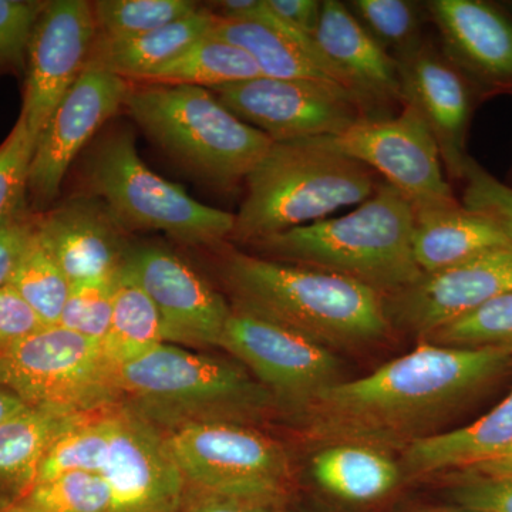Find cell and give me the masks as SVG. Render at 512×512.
Here are the masks:
<instances>
[{"mask_svg": "<svg viewBox=\"0 0 512 512\" xmlns=\"http://www.w3.org/2000/svg\"><path fill=\"white\" fill-rule=\"evenodd\" d=\"M511 362L507 350L424 342L370 375L323 390L301 414L315 439L407 447L423 437L421 430L500 376Z\"/></svg>", "mask_w": 512, "mask_h": 512, "instance_id": "cell-1", "label": "cell"}, {"mask_svg": "<svg viewBox=\"0 0 512 512\" xmlns=\"http://www.w3.org/2000/svg\"><path fill=\"white\" fill-rule=\"evenodd\" d=\"M221 276L232 309L329 350L369 345L392 326L386 296L346 276L239 251L224 254Z\"/></svg>", "mask_w": 512, "mask_h": 512, "instance_id": "cell-2", "label": "cell"}, {"mask_svg": "<svg viewBox=\"0 0 512 512\" xmlns=\"http://www.w3.org/2000/svg\"><path fill=\"white\" fill-rule=\"evenodd\" d=\"M414 208L386 181L349 214L252 242L265 258L330 272L392 296L419 281Z\"/></svg>", "mask_w": 512, "mask_h": 512, "instance_id": "cell-3", "label": "cell"}, {"mask_svg": "<svg viewBox=\"0 0 512 512\" xmlns=\"http://www.w3.org/2000/svg\"><path fill=\"white\" fill-rule=\"evenodd\" d=\"M111 383L117 404L167 431L208 421L242 424L274 403L244 367L167 343L111 366Z\"/></svg>", "mask_w": 512, "mask_h": 512, "instance_id": "cell-4", "label": "cell"}, {"mask_svg": "<svg viewBox=\"0 0 512 512\" xmlns=\"http://www.w3.org/2000/svg\"><path fill=\"white\" fill-rule=\"evenodd\" d=\"M379 181L366 165L316 140L272 143L245 180L232 241L249 244L362 204Z\"/></svg>", "mask_w": 512, "mask_h": 512, "instance_id": "cell-5", "label": "cell"}, {"mask_svg": "<svg viewBox=\"0 0 512 512\" xmlns=\"http://www.w3.org/2000/svg\"><path fill=\"white\" fill-rule=\"evenodd\" d=\"M124 106L154 144L221 190L245 183L274 143L201 87H130Z\"/></svg>", "mask_w": 512, "mask_h": 512, "instance_id": "cell-6", "label": "cell"}, {"mask_svg": "<svg viewBox=\"0 0 512 512\" xmlns=\"http://www.w3.org/2000/svg\"><path fill=\"white\" fill-rule=\"evenodd\" d=\"M83 180L87 195L103 201L127 232L156 229L184 244L217 245L234 231L235 214L202 204L150 170L128 130L94 144Z\"/></svg>", "mask_w": 512, "mask_h": 512, "instance_id": "cell-7", "label": "cell"}, {"mask_svg": "<svg viewBox=\"0 0 512 512\" xmlns=\"http://www.w3.org/2000/svg\"><path fill=\"white\" fill-rule=\"evenodd\" d=\"M0 384L26 406L80 414L117 404L100 342L45 326L0 353Z\"/></svg>", "mask_w": 512, "mask_h": 512, "instance_id": "cell-8", "label": "cell"}, {"mask_svg": "<svg viewBox=\"0 0 512 512\" xmlns=\"http://www.w3.org/2000/svg\"><path fill=\"white\" fill-rule=\"evenodd\" d=\"M165 440L185 483L212 497L262 504L284 494L291 478L284 448L242 424H187L167 431Z\"/></svg>", "mask_w": 512, "mask_h": 512, "instance_id": "cell-9", "label": "cell"}, {"mask_svg": "<svg viewBox=\"0 0 512 512\" xmlns=\"http://www.w3.org/2000/svg\"><path fill=\"white\" fill-rule=\"evenodd\" d=\"M402 107L393 119L367 117L339 136L313 140L383 175L414 210L460 204L444 174L440 148L429 126L412 104Z\"/></svg>", "mask_w": 512, "mask_h": 512, "instance_id": "cell-10", "label": "cell"}, {"mask_svg": "<svg viewBox=\"0 0 512 512\" xmlns=\"http://www.w3.org/2000/svg\"><path fill=\"white\" fill-rule=\"evenodd\" d=\"M211 92L274 143L339 136L357 121L372 117L355 93L336 84L258 77Z\"/></svg>", "mask_w": 512, "mask_h": 512, "instance_id": "cell-11", "label": "cell"}, {"mask_svg": "<svg viewBox=\"0 0 512 512\" xmlns=\"http://www.w3.org/2000/svg\"><path fill=\"white\" fill-rule=\"evenodd\" d=\"M221 348L252 370L272 396L299 413L323 390L342 382V367L332 350L235 309Z\"/></svg>", "mask_w": 512, "mask_h": 512, "instance_id": "cell-12", "label": "cell"}, {"mask_svg": "<svg viewBox=\"0 0 512 512\" xmlns=\"http://www.w3.org/2000/svg\"><path fill=\"white\" fill-rule=\"evenodd\" d=\"M96 40L93 2H46L26 50L25 92L20 111L35 141L60 101L82 76Z\"/></svg>", "mask_w": 512, "mask_h": 512, "instance_id": "cell-13", "label": "cell"}, {"mask_svg": "<svg viewBox=\"0 0 512 512\" xmlns=\"http://www.w3.org/2000/svg\"><path fill=\"white\" fill-rule=\"evenodd\" d=\"M130 87L117 74L87 66L60 101L37 138L30 165L29 201L37 212H43L59 197L70 165L124 106Z\"/></svg>", "mask_w": 512, "mask_h": 512, "instance_id": "cell-14", "label": "cell"}, {"mask_svg": "<svg viewBox=\"0 0 512 512\" xmlns=\"http://www.w3.org/2000/svg\"><path fill=\"white\" fill-rule=\"evenodd\" d=\"M121 265L156 305L165 342L221 348L232 308L183 259L144 245L128 248Z\"/></svg>", "mask_w": 512, "mask_h": 512, "instance_id": "cell-15", "label": "cell"}, {"mask_svg": "<svg viewBox=\"0 0 512 512\" xmlns=\"http://www.w3.org/2000/svg\"><path fill=\"white\" fill-rule=\"evenodd\" d=\"M508 292H512V245L421 275L413 285L387 296V313L392 325L426 339Z\"/></svg>", "mask_w": 512, "mask_h": 512, "instance_id": "cell-16", "label": "cell"}, {"mask_svg": "<svg viewBox=\"0 0 512 512\" xmlns=\"http://www.w3.org/2000/svg\"><path fill=\"white\" fill-rule=\"evenodd\" d=\"M100 476L109 485L114 512H175L187 484L163 431L126 407L114 412Z\"/></svg>", "mask_w": 512, "mask_h": 512, "instance_id": "cell-17", "label": "cell"}, {"mask_svg": "<svg viewBox=\"0 0 512 512\" xmlns=\"http://www.w3.org/2000/svg\"><path fill=\"white\" fill-rule=\"evenodd\" d=\"M403 103L412 104L426 121L440 148L450 178H463L471 92L466 74L431 43L420 40L396 56Z\"/></svg>", "mask_w": 512, "mask_h": 512, "instance_id": "cell-18", "label": "cell"}, {"mask_svg": "<svg viewBox=\"0 0 512 512\" xmlns=\"http://www.w3.org/2000/svg\"><path fill=\"white\" fill-rule=\"evenodd\" d=\"M37 229L70 284L116 274L128 251L126 229L92 195L39 212Z\"/></svg>", "mask_w": 512, "mask_h": 512, "instance_id": "cell-19", "label": "cell"}, {"mask_svg": "<svg viewBox=\"0 0 512 512\" xmlns=\"http://www.w3.org/2000/svg\"><path fill=\"white\" fill-rule=\"evenodd\" d=\"M430 18L443 53L464 74L491 87L512 86V20L481 0H433Z\"/></svg>", "mask_w": 512, "mask_h": 512, "instance_id": "cell-20", "label": "cell"}, {"mask_svg": "<svg viewBox=\"0 0 512 512\" xmlns=\"http://www.w3.org/2000/svg\"><path fill=\"white\" fill-rule=\"evenodd\" d=\"M320 52L346 77L353 92L377 117V107L403 104L399 63L370 35L345 3L325 0L313 37Z\"/></svg>", "mask_w": 512, "mask_h": 512, "instance_id": "cell-21", "label": "cell"}, {"mask_svg": "<svg viewBox=\"0 0 512 512\" xmlns=\"http://www.w3.org/2000/svg\"><path fill=\"white\" fill-rule=\"evenodd\" d=\"M210 33L248 53L262 77L336 84L355 93L346 77L320 52L315 40L276 19L266 9L265 0L245 18L215 16Z\"/></svg>", "mask_w": 512, "mask_h": 512, "instance_id": "cell-22", "label": "cell"}, {"mask_svg": "<svg viewBox=\"0 0 512 512\" xmlns=\"http://www.w3.org/2000/svg\"><path fill=\"white\" fill-rule=\"evenodd\" d=\"M414 261L423 274H434L512 241L503 229L461 204L414 210Z\"/></svg>", "mask_w": 512, "mask_h": 512, "instance_id": "cell-23", "label": "cell"}, {"mask_svg": "<svg viewBox=\"0 0 512 512\" xmlns=\"http://www.w3.org/2000/svg\"><path fill=\"white\" fill-rule=\"evenodd\" d=\"M512 444V390L491 412L466 427L429 434L406 447L403 463L412 474L467 470Z\"/></svg>", "mask_w": 512, "mask_h": 512, "instance_id": "cell-24", "label": "cell"}, {"mask_svg": "<svg viewBox=\"0 0 512 512\" xmlns=\"http://www.w3.org/2000/svg\"><path fill=\"white\" fill-rule=\"evenodd\" d=\"M214 20L211 9L201 6L191 16L144 35L120 40L97 37L87 66L117 74L130 84L136 83L208 35Z\"/></svg>", "mask_w": 512, "mask_h": 512, "instance_id": "cell-25", "label": "cell"}, {"mask_svg": "<svg viewBox=\"0 0 512 512\" xmlns=\"http://www.w3.org/2000/svg\"><path fill=\"white\" fill-rule=\"evenodd\" d=\"M84 414L26 406L3 421L0 424V485L12 491L13 497L29 490L47 450Z\"/></svg>", "mask_w": 512, "mask_h": 512, "instance_id": "cell-26", "label": "cell"}, {"mask_svg": "<svg viewBox=\"0 0 512 512\" xmlns=\"http://www.w3.org/2000/svg\"><path fill=\"white\" fill-rule=\"evenodd\" d=\"M312 473L320 487L353 501L369 503L396 487L400 470L379 448L365 444H332L312 460Z\"/></svg>", "mask_w": 512, "mask_h": 512, "instance_id": "cell-27", "label": "cell"}, {"mask_svg": "<svg viewBox=\"0 0 512 512\" xmlns=\"http://www.w3.org/2000/svg\"><path fill=\"white\" fill-rule=\"evenodd\" d=\"M262 77L252 57L221 37L205 35L180 56L137 83L144 86H192L212 90Z\"/></svg>", "mask_w": 512, "mask_h": 512, "instance_id": "cell-28", "label": "cell"}, {"mask_svg": "<svg viewBox=\"0 0 512 512\" xmlns=\"http://www.w3.org/2000/svg\"><path fill=\"white\" fill-rule=\"evenodd\" d=\"M165 343L163 322L156 305L130 272L120 266L114 286L113 315L101 340L110 366L126 363Z\"/></svg>", "mask_w": 512, "mask_h": 512, "instance_id": "cell-29", "label": "cell"}, {"mask_svg": "<svg viewBox=\"0 0 512 512\" xmlns=\"http://www.w3.org/2000/svg\"><path fill=\"white\" fill-rule=\"evenodd\" d=\"M116 407L113 404L86 413L63 431L43 457L33 485L70 473L100 476L109 456Z\"/></svg>", "mask_w": 512, "mask_h": 512, "instance_id": "cell-30", "label": "cell"}, {"mask_svg": "<svg viewBox=\"0 0 512 512\" xmlns=\"http://www.w3.org/2000/svg\"><path fill=\"white\" fill-rule=\"evenodd\" d=\"M9 285L28 303L43 325H59L72 284L40 237L39 229L36 228Z\"/></svg>", "mask_w": 512, "mask_h": 512, "instance_id": "cell-31", "label": "cell"}, {"mask_svg": "<svg viewBox=\"0 0 512 512\" xmlns=\"http://www.w3.org/2000/svg\"><path fill=\"white\" fill-rule=\"evenodd\" d=\"M0 512H114V504L99 474L70 473L32 485L0 505Z\"/></svg>", "mask_w": 512, "mask_h": 512, "instance_id": "cell-32", "label": "cell"}, {"mask_svg": "<svg viewBox=\"0 0 512 512\" xmlns=\"http://www.w3.org/2000/svg\"><path fill=\"white\" fill-rule=\"evenodd\" d=\"M201 8L191 0H97V37L120 40L144 35L187 18Z\"/></svg>", "mask_w": 512, "mask_h": 512, "instance_id": "cell-33", "label": "cell"}, {"mask_svg": "<svg viewBox=\"0 0 512 512\" xmlns=\"http://www.w3.org/2000/svg\"><path fill=\"white\" fill-rule=\"evenodd\" d=\"M426 342L450 348L500 349L512 353V292L427 336Z\"/></svg>", "mask_w": 512, "mask_h": 512, "instance_id": "cell-34", "label": "cell"}, {"mask_svg": "<svg viewBox=\"0 0 512 512\" xmlns=\"http://www.w3.org/2000/svg\"><path fill=\"white\" fill-rule=\"evenodd\" d=\"M36 141L19 116L0 144V228L30 214L29 175Z\"/></svg>", "mask_w": 512, "mask_h": 512, "instance_id": "cell-35", "label": "cell"}, {"mask_svg": "<svg viewBox=\"0 0 512 512\" xmlns=\"http://www.w3.org/2000/svg\"><path fill=\"white\" fill-rule=\"evenodd\" d=\"M349 9L363 28L397 56L420 42L419 6L407 0H355Z\"/></svg>", "mask_w": 512, "mask_h": 512, "instance_id": "cell-36", "label": "cell"}, {"mask_svg": "<svg viewBox=\"0 0 512 512\" xmlns=\"http://www.w3.org/2000/svg\"><path fill=\"white\" fill-rule=\"evenodd\" d=\"M116 274L72 284L59 326L101 342L113 315Z\"/></svg>", "mask_w": 512, "mask_h": 512, "instance_id": "cell-37", "label": "cell"}, {"mask_svg": "<svg viewBox=\"0 0 512 512\" xmlns=\"http://www.w3.org/2000/svg\"><path fill=\"white\" fill-rule=\"evenodd\" d=\"M463 205L497 224L512 241V187L498 181L473 158L464 167Z\"/></svg>", "mask_w": 512, "mask_h": 512, "instance_id": "cell-38", "label": "cell"}, {"mask_svg": "<svg viewBox=\"0 0 512 512\" xmlns=\"http://www.w3.org/2000/svg\"><path fill=\"white\" fill-rule=\"evenodd\" d=\"M45 6L40 0H0V69L25 67L30 35Z\"/></svg>", "mask_w": 512, "mask_h": 512, "instance_id": "cell-39", "label": "cell"}, {"mask_svg": "<svg viewBox=\"0 0 512 512\" xmlns=\"http://www.w3.org/2000/svg\"><path fill=\"white\" fill-rule=\"evenodd\" d=\"M450 498L457 507L476 512H512V477L466 474L453 484Z\"/></svg>", "mask_w": 512, "mask_h": 512, "instance_id": "cell-40", "label": "cell"}, {"mask_svg": "<svg viewBox=\"0 0 512 512\" xmlns=\"http://www.w3.org/2000/svg\"><path fill=\"white\" fill-rule=\"evenodd\" d=\"M42 328V320L12 286L0 289V353Z\"/></svg>", "mask_w": 512, "mask_h": 512, "instance_id": "cell-41", "label": "cell"}, {"mask_svg": "<svg viewBox=\"0 0 512 512\" xmlns=\"http://www.w3.org/2000/svg\"><path fill=\"white\" fill-rule=\"evenodd\" d=\"M39 221V212H30L26 217L0 228V289L12 281L20 259L32 241Z\"/></svg>", "mask_w": 512, "mask_h": 512, "instance_id": "cell-42", "label": "cell"}, {"mask_svg": "<svg viewBox=\"0 0 512 512\" xmlns=\"http://www.w3.org/2000/svg\"><path fill=\"white\" fill-rule=\"evenodd\" d=\"M322 3L318 0H265L266 9L276 19L311 39L319 28Z\"/></svg>", "mask_w": 512, "mask_h": 512, "instance_id": "cell-43", "label": "cell"}, {"mask_svg": "<svg viewBox=\"0 0 512 512\" xmlns=\"http://www.w3.org/2000/svg\"><path fill=\"white\" fill-rule=\"evenodd\" d=\"M190 512H264L261 503L237 500V498L212 497L207 495L204 501L195 505Z\"/></svg>", "mask_w": 512, "mask_h": 512, "instance_id": "cell-44", "label": "cell"}, {"mask_svg": "<svg viewBox=\"0 0 512 512\" xmlns=\"http://www.w3.org/2000/svg\"><path fill=\"white\" fill-rule=\"evenodd\" d=\"M463 473L484 477H512V444L497 456L467 468Z\"/></svg>", "mask_w": 512, "mask_h": 512, "instance_id": "cell-45", "label": "cell"}, {"mask_svg": "<svg viewBox=\"0 0 512 512\" xmlns=\"http://www.w3.org/2000/svg\"><path fill=\"white\" fill-rule=\"evenodd\" d=\"M25 407L26 404L16 394L0 384V424L12 417L13 414L25 409Z\"/></svg>", "mask_w": 512, "mask_h": 512, "instance_id": "cell-46", "label": "cell"}, {"mask_svg": "<svg viewBox=\"0 0 512 512\" xmlns=\"http://www.w3.org/2000/svg\"><path fill=\"white\" fill-rule=\"evenodd\" d=\"M430 512H476V511L466 510V508L457 507V510L430 511Z\"/></svg>", "mask_w": 512, "mask_h": 512, "instance_id": "cell-47", "label": "cell"}]
</instances>
